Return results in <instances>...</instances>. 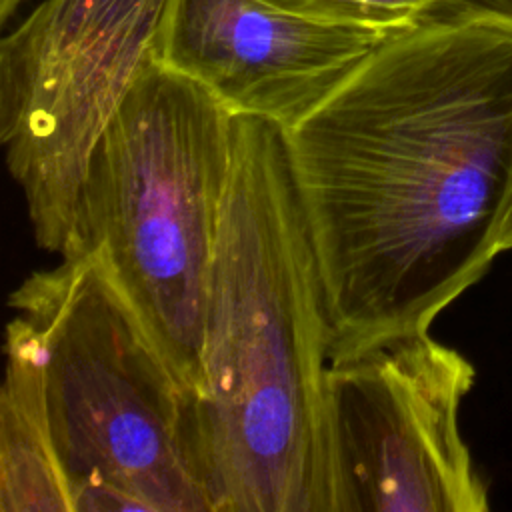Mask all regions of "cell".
<instances>
[{
    "label": "cell",
    "instance_id": "6",
    "mask_svg": "<svg viewBox=\"0 0 512 512\" xmlns=\"http://www.w3.org/2000/svg\"><path fill=\"white\" fill-rule=\"evenodd\" d=\"M472 364L428 330L328 362L334 512H486L458 414Z\"/></svg>",
    "mask_w": 512,
    "mask_h": 512
},
{
    "label": "cell",
    "instance_id": "10",
    "mask_svg": "<svg viewBox=\"0 0 512 512\" xmlns=\"http://www.w3.org/2000/svg\"><path fill=\"white\" fill-rule=\"evenodd\" d=\"M436 4L446 8H494L512 12V0H436Z\"/></svg>",
    "mask_w": 512,
    "mask_h": 512
},
{
    "label": "cell",
    "instance_id": "8",
    "mask_svg": "<svg viewBox=\"0 0 512 512\" xmlns=\"http://www.w3.org/2000/svg\"><path fill=\"white\" fill-rule=\"evenodd\" d=\"M4 352L0 512H72L48 420L42 342L28 318H10Z\"/></svg>",
    "mask_w": 512,
    "mask_h": 512
},
{
    "label": "cell",
    "instance_id": "9",
    "mask_svg": "<svg viewBox=\"0 0 512 512\" xmlns=\"http://www.w3.org/2000/svg\"><path fill=\"white\" fill-rule=\"evenodd\" d=\"M276 10L340 24L400 28L436 8V0H260Z\"/></svg>",
    "mask_w": 512,
    "mask_h": 512
},
{
    "label": "cell",
    "instance_id": "11",
    "mask_svg": "<svg viewBox=\"0 0 512 512\" xmlns=\"http://www.w3.org/2000/svg\"><path fill=\"white\" fill-rule=\"evenodd\" d=\"M26 0H0V22L6 26L8 20L18 12Z\"/></svg>",
    "mask_w": 512,
    "mask_h": 512
},
{
    "label": "cell",
    "instance_id": "7",
    "mask_svg": "<svg viewBox=\"0 0 512 512\" xmlns=\"http://www.w3.org/2000/svg\"><path fill=\"white\" fill-rule=\"evenodd\" d=\"M396 28L340 24L260 0H170L156 60L230 112L294 126Z\"/></svg>",
    "mask_w": 512,
    "mask_h": 512
},
{
    "label": "cell",
    "instance_id": "4",
    "mask_svg": "<svg viewBox=\"0 0 512 512\" xmlns=\"http://www.w3.org/2000/svg\"><path fill=\"white\" fill-rule=\"evenodd\" d=\"M8 304L42 342L72 512H210L184 446V388L102 262L60 256Z\"/></svg>",
    "mask_w": 512,
    "mask_h": 512
},
{
    "label": "cell",
    "instance_id": "5",
    "mask_svg": "<svg viewBox=\"0 0 512 512\" xmlns=\"http://www.w3.org/2000/svg\"><path fill=\"white\" fill-rule=\"evenodd\" d=\"M170 0H42L0 44V140L36 244H70L88 158L156 60Z\"/></svg>",
    "mask_w": 512,
    "mask_h": 512
},
{
    "label": "cell",
    "instance_id": "3",
    "mask_svg": "<svg viewBox=\"0 0 512 512\" xmlns=\"http://www.w3.org/2000/svg\"><path fill=\"white\" fill-rule=\"evenodd\" d=\"M232 132L234 112L208 88L152 60L92 148L62 254L90 252L102 262L186 400L200 386Z\"/></svg>",
    "mask_w": 512,
    "mask_h": 512
},
{
    "label": "cell",
    "instance_id": "1",
    "mask_svg": "<svg viewBox=\"0 0 512 512\" xmlns=\"http://www.w3.org/2000/svg\"><path fill=\"white\" fill-rule=\"evenodd\" d=\"M330 360L404 334L478 282L512 218V12L436 6L284 128Z\"/></svg>",
    "mask_w": 512,
    "mask_h": 512
},
{
    "label": "cell",
    "instance_id": "2",
    "mask_svg": "<svg viewBox=\"0 0 512 512\" xmlns=\"http://www.w3.org/2000/svg\"><path fill=\"white\" fill-rule=\"evenodd\" d=\"M330 320L284 128L234 114L184 446L210 512H334Z\"/></svg>",
    "mask_w": 512,
    "mask_h": 512
},
{
    "label": "cell",
    "instance_id": "12",
    "mask_svg": "<svg viewBox=\"0 0 512 512\" xmlns=\"http://www.w3.org/2000/svg\"><path fill=\"white\" fill-rule=\"evenodd\" d=\"M512 248V218H510V226H508V234H506V250Z\"/></svg>",
    "mask_w": 512,
    "mask_h": 512
}]
</instances>
